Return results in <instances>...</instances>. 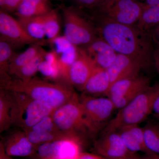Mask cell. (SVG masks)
Here are the masks:
<instances>
[{
	"instance_id": "cell-23",
	"label": "cell",
	"mask_w": 159,
	"mask_h": 159,
	"mask_svg": "<svg viewBox=\"0 0 159 159\" xmlns=\"http://www.w3.org/2000/svg\"><path fill=\"white\" fill-rule=\"evenodd\" d=\"M27 136L29 138L31 143L36 148L39 145H42L44 143H48L62 140V139H69V138H75L82 140L76 137L72 136L65 133L61 132L55 133L42 132L36 131L31 130V129H27L24 130Z\"/></svg>"
},
{
	"instance_id": "cell-20",
	"label": "cell",
	"mask_w": 159,
	"mask_h": 159,
	"mask_svg": "<svg viewBox=\"0 0 159 159\" xmlns=\"http://www.w3.org/2000/svg\"><path fill=\"white\" fill-rule=\"evenodd\" d=\"M38 43L33 44L25 51L20 54H16L12 57L9 66V74L11 77L24 66L38 55L43 50Z\"/></svg>"
},
{
	"instance_id": "cell-22",
	"label": "cell",
	"mask_w": 159,
	"mask_h": 159,
	"mask_svg": "<svg viewBox=\"0 0 159 159\" xmlns=\"http://www.w3.org/2000/svg\"><path fill=\"white\" fill-rule=\"evenodd\" d=\"M14 46L0 39V83L5 82L11 78L9 74V66L16 53Z\"/></svg>"
},
{
	"instance_id": "cell-24",
	"label": "cell",
	"mask_w": 159,
	"mask_h": 159,
	"mask_svg": "<svg viewBox=\"0 0 159 159\" xmlns=\"http://www.w3.org/2000/svg\"><path fill=\"white\" fill-rule=\"evenodd\" d=\"M159 24V7H144L136 25L142 31L149 32Z\"/></svg>"
},
{
	"instance_id": "cell-15",
	"label": "cell",
	"mask_w": 159,
	"mask_h": 159,
	"mask_svg": "<svg viewBox=\"0 0 159 159\" xmlns=\"http://www.w3.org/2000/svg\"><path fill=\"white\" fill-rule=\"evenodd\" d=\"M5 151L9 156L33 157L36 148L31 143L25 131L14 132L2 141Z\"/></svg>"
},
{
	"instance_id": "cell-27",
	"label": "cell",
	"mask_w": 159,
	"mask_h": 159,
	"mask_svg": "<svg viewBox=\"0 0 159 159\" xmlns=\"http://www.w3.org/2000/svg\"><path fill=\"white\" fill-rule=\"evenodd\" d=\"M143 129L146 148L150 153L159 154V125L150 122L143 127Z\"/></svg>"
},
{
	"instance_id": "cell-43",
	"label": "cell",
	"mask_w": 159,
	"mask_h": 159,
	"mask_svg": "<svg viewBox=\"0 0 159 159\" xmlns=\"http://www.w3.org/2000/svg\"><path fill=\"white\" fill-rule=\"evenodd\" d=\"M53 159V158H45V159Z\"/></svg>"
},
{
	"instance_id": "cell-35",
	"label": "cell",
	"mask_w": 159,
	"mask_h": 159,
	"mask_svg": "<svg viewBox=\"0 0 159 159\" xmlns=\"http://www.w3.org/2000/svg\"><path fill=\"white\" fill-rule=\"evenodd\" d=\"M77 159H107L97 154L81 152Z\"/></svg>"
},
{
	"instance_id": "cell-34",
	"label": "cell",
	"mask_w": 159,
	"mask_h": 159,
	"mask_svg": "<svg viewBox=\"0 0 159 159\" xmlns=\"http://www.w3.org/2000/svg\"><path fill=\"white\" fill-rule=\"evenodd\" d=\"M83 6L89 8H97L104 0H76Z\"/></svg>"
},
{
	"instance_id": "cell-32",
	"label": "cell",
	"mask_w": 159,
	"mask_h": 159,
	"mask_svg": "<svg viewBox=\"0 0 159 159\" xmlns=\"http://www.w3.org/2000/svg\"><path fill=\"white\" fill-rule=\"evenodd\" d=\"M55 46V50L58 55L67 51L74 46L64 36H58L53 40L49 42Z\"/></svg>"
},
{
	"instance_id": "cell-29",
	"label": "cell",
	"mask_w": 159,
	"mask_h": 159,
	"mask_svg": "<svg viewBox=\"0 0 159 159\" xmlns=\"http://www.w3.org/2000/svg\"><path fill=\"white\" fill-rule=\"evenodd\" d=\"M44 28L46 37L48 42L59 36L60 26L58 14L55 9H52L45 15Z\"/></svg>"
},
{
	"instance_id": "cell-37",
	"label": "cell",
	"mask_w": 159,
	"mask_h": 159,
	"mask_svg": "<svg viewBox=\"0 0 159 159\" xmlns=\"http://www.w3.org/2000/svg\"><path fill=\"white\" fill-rule=\"evenodd\" d=\"M155 44H159V24L150 31Z\"/></svg>"
},
{
	"instance_id": "cell-25",
	"label": "cell",
	"mask_w": 159,
	"mask_h": 159,
	"mask_svg": "<svg viewBox=\"0 0 159 159\" xmlns=\"http://www.w3.org/2000/svg\"><path fill=\"white\" fill-rule=\"evenodd\" d=\"M12 125L11 118V102L7 91H0V132L10 128Z\"/></svg>"
},
{
	"instance_id": "cell-9",
	"label": "cell",
	"mask_w": 159,
	"mask_h": 159,
	"mask_svg": "<svg viewBox=\"0 0 159 159\" xmlns=\"http://www.w3.org/2000/svg\"><path fill=\"white\" fill-rule=\"evenodd\" d=\"M150 79L143 76L121 80L112 84L106 96L111 99L116 109L120 110L150 86Z\"/></svg>"
},
{
	"instance_id": "cell-44",
	"label": "cell",
	"mask_w": 159,
	"mask_h": 159,
	"mask_svg": "<svg viewBox=\"0 0 159 159\" xmlns=\"http://www.w3.org/2000/svg\"><path fill=\"white\" fill-rule=\"evenodd\" d=\"M136 1H138V2H139V0H136ZM142 1H145V0H142Z\"/></svg>"
},
{
	"instance_id": "cell-12",
	"label": "cell",
	"mask_w": 159,
	"mask_h": 159,
	"mask_svg": "<svg viewBox=\"0 0 159 159\" xmlns=\"http://www.w3.org/2000/svg\"><path fill=\"white\" fill-rule=\"evenodd\" d=\"M95 153L107 159H117L134 153L125 147L118 131L103 133L94 142Z\"/></svg>"
},
{
	"instance_id": "cell-28",
	"label": "cell",
	"mask_w": 159,
	"mask_h": 159,
	"mask_svg": "<svg viewBox=\"0 0 159 159\" xmlns=\"http://www.w3.org/2000/svg\"><path fill=\"white\" fill-rule=\"evenodd\" d=\"M77 51L78 47L74 45L67 51L59 55V69L61 80L69 84V72L77 57Z\"/></svg>"
},
{
	"instance_id": "cell-42",
	"label": "cell",
	"mask_w": 159,
	"mask_h": 159,
	"mask_svg": "<svg viewBox=\"0 0 159 159\" xmlns=\"http://www.w3.org/2000/svg\"><path fill=\"white\" fill-rule=\"evenodd\" d=\"M117 159H142L141 157H137L135 155L134 153L133 154L130 155L128 156L120 158Z\"/></svg>"
},
{
	"instance_id": "cell-30",
	"label": "cell",
	"mask_w": 159,
	"mask_h": 159,
	"mask_svg": "<svg viewBox=\"0 0 159 159\" xmlns=\"http://www.w3.org/2000/svg\"><path fill=\"white\" fill-rule=\"evenodd\" d=\"M29 129L42 132L55 133L63 132L57 127L52 117V114L44 117L34 126Z\"/></svg>"
},
{
	"instance_id": "cell-17",
	"label": "cell",
	"mask_w": 159,
	"mask_h": 159,
	"mask_svg": "<svg viewBox=\"0 0 159 159\" xmlns=\"http://www.w3.org/2000/svg\"><path fill=\"white\" fill-rule=\"evenodd\" d=\"M111 86L110 78L107 70L97 66L82 92L84 93L93 97L101 95L106 96Z\"/></svg>"
},
{
	"instance_id": "cell-7",
	"label": "cell",
	"mask_w": 159,
	"mask_h": 159,
	"mask_svg": "<svg viewBox=\"0 0 159 159\" xmlns=\"http://www.w3.org/2000/svg\"><path fill=\"white\" fill-rule=\"evenodd\" d=\"M84 117L91 135L97 133L116 109L109 98L97 97L83 93L79 96Z\"/></svg>"
},
{
	"instance_id": "cell-6",
	"label": "cell",
	"mask_w": 159,
	"mask_h": 159,
	"mask_svg": "<svg viewBox=\"0 0 159 159\" xmlns=\"http://www.w3.org/2000/svg\"><path fill=\"white\" fill-rule=\"evenodd\" d=\"M64 36L74 45L85 48L97 38V29L77 9L66 7L63 9Z\"/></svg>"
},
{
	"instance_id": "cell-39",
	"label": "cell",
	"mask_w": 159,
	"mask_h": 159,
	"mask_svg": "<svg viewBox=\"0 0 159 159\" xmlns=\"http://www.w3.org/2000/svg\"><path fill=\"white\" fill-rule=\"evenodd\" d=\"M0 159H14L6 153L2 141L0 142Z\"/></svg>"
},
{
	"instance_id": "cell-18",
	"label": "cell",
	"mask_w": 159,
	"mask_h": 159,
	"mask_svg": "<svg viewBox=\"0 0 159 159\" xmlns=\"http://www.w3.org/2000/svg\"><path fill=\"white\" fill-rule=\"evenodd\" d=\"M119 132L125 147L133 153L141 151L150 153L146 148L143 128L139 125H129L120 129Z\"/></svg>"
},
{
	"instance_id": "cell-2",
	"label": "cell",
	"mask_w": 159,
	"mask_h": 159,
	"mask_svg": "<svg viewBox=\"0 0 159 159\" xmlns=\"http://www.w3.org/2000/svg\"><path fill=\"white\" fill-rule=\"evenodd\" d=\"M1 89L23 93L54 110L67 102L75 93L68 83H51L37 77L23 80L11 77L1 83Z\"/></svg>"
},
{
	"instance_id": "cell-26",
	"label": "cell",
	"mask_w": 159,
	"mask_h": 159,
	"mask_svg": "<svg viewBox=\"0 0 159 159\" xmlns=\"http://www.w3.org/2000/svg\"><path fill=\"white\" fill-rule=\"evenodd\" d=\"M47 53L43 49L36 57L24 66L12 77L23 80H28L34 77V75L39 71L41 64L44 60Z\"/></svg>"
},
{
	"instance_id": "cell-19",
	"label": "cell",
	"mask_w": 159,
	"mask_h": 159,
	"mask_svg": "<svg viewBox=\"0 0 159 159\" xmlns=\"http://www.w3.org/2000/svg\"><path fill=\"white\" fill-rule=\"evenodd\" d=\"M52 10L50 0H22L16 11L19 18H30L43 16Z\"/></svg>"
},
{
	"instance_id": "cell-21",
	"label": "cell",
	"mask_w": 159,
	"mask_h": 159,
	"mask_svg": "<svg viewBox=\"0 0 159 159\" xmlns=\"http://www.w3.org/2000/svg\"><path fill=\"white\" fill-rule=\"evenodd\" d=\"M45 15L30 18H19L18 20L29 35L38 41L40 42L46 36Z\"/></svg>"
},
{
	"instance_id": "cell-41",
	"label": "cell",
	"mask_w": 159,
	"mask_h": 159,
	"mask_svg": "<svg viewBox=\"0 0 159 159\" xmlns=\"http://www.w3.org/2000/svg\"><path fill=\"white\" fill-rule=\"evenodd\" d=\"M142 159H159V154L155 153H147L141 157Z\"/></svg>"
},
{
	"instance_id": "cell-5",
	"label": "cell",
	"mask_w": 159,
	"mask_h": 159,
	"mask_svg": "<svg viewBox=\"0 0 159 159\" xmlns=\"http://www.w3.org/2000/svg\"><path fill=\"white\" fill-rule=\"evenodd\" d=\"M52 116L60 130L84 142V134H90L79 96L76 92L69 101L54 109Z\"/></svg>"
},
{
	"instance_id": "cell-13",
	"label": "cell",
	"mask_w": 159,
	"mask_h": 159,
	"mask_svg": "<svg viewBox=\"0 0 159 159\" xmlns=\"http://www.w3.org/2000/svg\"><path fill=\"white\" fill-rule=\"evenodd\" d=\"M96 66L93 60L84 49L78 47L77 57L69 72V82L82 92Z\"/></svg>"
},
{
	"instance_id": "cell-4",
	"label": "cell",
	"mask_w": 159,
	"mask_h": 159,
	"mask_svg": "<svg viewBox=\"0 0 159 159\" xmlns=\"http://www.w3.org/2000/svg\"><path fill=\"white\" fill-rule=\"evenodd\" d=\"M7 91L11 102L12 124L23 130L31 128L54 111L50 106L26 94Z\"/></svg>"
},
{
	"instance_id": "cell-33",
	"label": "cell",
	"mask_w": 159,
	"mask_h": 159,
	"mask_svg": "<svg viewBox=\"0 0 159 159\" xmlns=\"http://www.w3.org/2000/svg\"><path fill=\"white\" fill-rule=\"evenodd\" d=\"M22 0H0L1 11L9 12H15Z\"/></svg>"
},
{
	"instance_id": "cell-40",
	"label": "cell",
	"mask_w": 159,
	"mask_h": 159,
	"mask_svg": "<svg viewBox=\"0 0 159 159\" xmlns=\"http://www.w3.org/2000/svg\"><path fill=\"white\" fill-rule=\"evenodd\" d=\"M152 112H153L154 115L157 118L159 117V94L154 103Z\"/></svg>"
},
{
	"instance_id": "cell-8",
	"label": "cell",
	"mask_w": 159,
	"mask_h": 159,
	"mask_svg": "<svg viewBox=\"0 0 159 159\" xmlns=\"http://www.w3.org/2000/svg\"><path fill=\"white\" fill-rule=\"evenodd\" d=\"M97 8L103 17L120 24L134 25L141 16L143 4L136 0H104Z\"/></svg>"
},
{
	"instance_id": "cell-16",
	"label": "cell",
	"mask_w": 159,
	"mask_h": 159,
	"mask_svg": "<svg viewBox=\"0 0 159 159\" xmlns=\"http://www.w3.org/2000/svg\"><path fill=\"white\" fill-rule=\"evenodd\" d=\"M83 48L93 58L96 65L103 69L108 68L117 55L114 49L101 37L97 38Z\"/></svg>"
},
{
	"instance_id": "cell-10",
	"label": "cell",
	"mask_w": 159,
	"mask_h": 159,
	"mask_svg": "<svg viewBox=\"0 0 159 159\" xmlns=\"http://www.w3.org/2000/svg\"><path fill=\"white\" fill-rule=\"evenodd\" d=\"M84 142L75 138H69L44 143L36 147L34 156L39 159H77L81 153Z\"/></svg>"
},
{
	"instance_id": "cell-45",
	"label": "cell",
	"mask_w": 159,
	"mask_h": 159,
	"mask_svg": "<svg viewBox=\"0 0 159 159\" xmlns=\"http://www.w3.org/2000/svg\"><path fill=\"white\" fill-rule=\"evenodd\" d=\"M157 119H159V117H158V118H157Z\"/></svg>"
},
{
	"instance_id": "cell-31",
	"label": "cell",
	"mask_w": 159,
	"mask_h": 159,
	"mask_svg": "<svg viewBox=\"0 0 159 159\" xmlns=\"http://www.w3.org/2000/svg\"><path fill=\"white\" fill-rule=\"evenodd\" d=\"M39 71L48 79L58 80L61 79L59 64H54L44 60L40 66Z\"/></svg>"
},
{
	"instance_id": "cell-38",
	"label": "cell",
	"mask_w": 159,
	"mask_h": 159,
	"mask_svg": "<svg viewBox=\"0 0 159 159\" xmlns=\"http://www.w3.org/2000/svg\"><path fill=\"white\" fill-rule=\"evenodd\" d=\"M142 4L144 7H159V0H145Z\"/></svg>"
},
{
	"instance_id": "cell-14",
	"label": "cell",
	"mask_w": 159,
	"mask_h": 159,
	"mask_svg": "<svg viewBox=\"0 0 159 159\" xmlns=\"http://www.w3.org/2000/svg\"><path fill=\"white\" fill-rule=\"evenodd\" d=\"M142 69V66L133 58L123 54H117L116 59L107 70L111 86L118 80L138 77Z\"/></svg>"
},
{
	"instance_id": "cell-11",
	"label": "cell",
	"mask_w": 159,
	"mask_h": 159,
	"mask_svg": "<svg viewBox=\"0 0 159 159\" xmlns=\"http://www.w3.org/2000/svg\"><path fill=\"white\" fill-rule=\"evenodd\" d=\"M0 39L5 40L14 47L33 44L39 42L26 32L18 20L9 13L0 11Z\"/></svg>"
},
{
	"instance_id": "cell-3",
	"label": "cell",
	"mask_w": 159,
	"mask_h": 159,
	"mask_svg": "<svg viewBox=\"0 0 159 159\" xmlns=\"http://www.w3.org/2000/svg\"><path fill=\"white\" fill-rule=\"evenodd\" d=\"M159 94V84L148 87L119 110L116 117L105 126L103 133L117 131L122 127L143 122L152 112L154 103Z\"/></svg>"
},
{
	"instance_id": "cell-36",
	"label": "cell",
	"mask_w": 159,
	"mask_h": 159,
	"mask_svg": "<svg viewBox=\"0 0 159 159\" xmlns=\"http://www.w3.org/2000/svg\"><path fill=\"white\" fill-rule=\"evenodd\" d=\"M154 67L159 73V44H155L154 53Z\"/></svg>"
},
{
	"instance_id": "cell-1",
	"label": "cell",
	"mask_w": 159,
	"mask_h": 159,
	"mask_svg": "<svg viewBox=\"0 0 159 159\" xmlns=\"http://www.w3.org/2000/svg\"><path fill=\"white\" fill-rule=\"evenodd\" d=\"M102 17L98 31L117 54L133 58L142 69L154 67V43L150 32L142 31L136 25H124Z\"/></svg>"
}]
</instances>
